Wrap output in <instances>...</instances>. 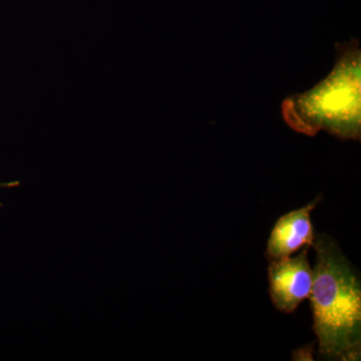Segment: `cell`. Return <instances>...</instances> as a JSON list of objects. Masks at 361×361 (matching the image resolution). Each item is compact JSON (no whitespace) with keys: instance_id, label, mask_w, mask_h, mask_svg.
<instances>
[{"instance_id":"1","label":"cell","mask_w":361,"mask_h":361,"mask_svg":"<svg viewBox=\"0 0 361 361\" xmlns=\"http://www.w3.org/2000/svg\"><path fill=\"white\" fill-rule=\"evenodd\" d=\"M310 300L319 353L330 360H360L361 286L334 239L318 235Z\"/></svg>"},{"instance_id":"2","label":"cell","mask_w":361,"mask_h":361,"mask_svg":"<svg viewBox=\"0 0 361 361\" xmlns=\"http://www.w3.org/2000/svg\"><path fill=\"white\" fill-rule=\"evenodd\" d=\"M331 73L302 94L284 99L282 116L297 133L315 135L320 130L342 140L360 139V61L357 40L336 44Z\"/></svg>"},{"instance_id":"3","label":"cell","mask_w":361,"mask_h":361,"mask_svg":"<svg viewBox=\"0 0 361 361\" xmlns=\"http://www.w3.org/2000/svg\"><path fill=\"white\" fill-rule=\"evenodd\" d=\"M305 247L295 257L270 261L268 280L271 300L277 310L292 313L310 298L313 285V268Z\"/></svg>"},{"instance_id":"4","label":"cell","mask_w":361,"mask_h":361,"mask_svg":"<svg viewBox=\"0 0 361 361\" xmlns=\"http://www.w3.org/2000/svg\"><path fill=\"white\" fill-rule=\"evenodd\" d=\"M318 200L311 202L302 208L291 211L280 217L271 231L266 256L275 261L290 257L292 254L314 244V232L311 222V212Z\"/></svg>"},{"instance_id":"5","label":"cell","mask_w":361,"mask_h":361,"mask_svg":"<svg viewBox=\"0 0 361 361\" xmlns=\"http://www.w3.org/2000/svg\"><path fill=\"white\" fill-rule=\"evenodd\" d=\"M20 183L18 182V180H13V182L11 183H0V188H11V187H18L20 186ZM1 204H0V207H1Z\"/></svg>"}]
</instances>
